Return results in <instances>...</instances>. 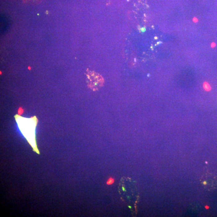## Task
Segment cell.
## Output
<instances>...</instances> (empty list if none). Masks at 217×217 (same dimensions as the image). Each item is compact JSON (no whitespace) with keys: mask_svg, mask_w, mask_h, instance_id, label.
Masks as SVG:
<instances>
[{"mask_svg":"<svg viewBox=\"0 0 217 217\" xmlns=\"http://www.w3.org/2000/svg\"><path fill=\"white\" fill-rule=\"evenodd\" d=\"M14 117L20 130L31 145L33 150L37 154H40L37 148L35 140V129L38 123L37 117L34 116L30 118H27L22 117L18 115H16Z\"/></svg>","mask_w":217,"mask_h":217,"instance_id":"cell-1","label":"cell"},{"mask_svg":"<svg viewBox=\"0 0 217 217\" xmlns=\"http://www.w3.org/2000/svg\"><path fill=\"white\" fill-rule=\"evenodd\" d=\"M87 76L88 87L93 91L98 90L104 84V79L97 73L87 71Z\"/></svg>","mask_w":217,"mask_h":217,"instance_id":"cell-2","label":"cell"},{"mask_svg":"<svg viewBox=\"0 0 217 217\" xmlns=\"http://www.w3.org/2000/svg\"><path fill=\"white\" fill-rule=\"evenodd\" d=\"M115 182V179L113 177H110L108 178L106 182V184L110 186L112 185Z\"/></svg>","mask_w":217,"mask_h":217,"instance_id":"cell-3","label":"cell"},{"mask_svg":"<svg viewBox=\"0 0 217 217\" xmlns=\"http://www.w3.org/2000/svg\"><path fill=\"white\" fill-rule=\"evenodd\" d=\"M193 22H194V23H197V22H198V20L197 18H193Z\"/></svg>","mask_w":217,"mask_h":217,"instance_id":"cell-4","label":"cell"},{"mask_svg":"<svg viewBox=\"0 0 217 217\" xmlns=\"http://www.w3.org/2000/svg\"><path fill=\"white\" fill-rule=\"evenodd\" d=\"M216 46V44H215V43H212L211 44V47H215V46Z\"/></svg>","mask_w":217,"mask_h":217,"instance_id":"cell-5","label":"cell"},{"mask_svg":"<svg viewBox=\"0 0 217 217\" xmlns=\"http://www.w3.org/2000/svg\"><path fill=\"white\" fill-rule=\"evenodd\" d=\"M129 208H131V207H130V206H129Z\"/></svg>","mask_w":217,"mask_h":217,"instance_id":"cell-6","label":"cell"},{"mask_svg":"<svg viewBox=\"0 0 217 217\" xmlns=\"http://www.w3.org/2000/svg\"><path fill=\"white\" fill-rule=\"evenodd\" d=\"M155 39H157V38H155Z\"/></svg>","mask_w":217,"mask_h":217,"instance_id":"cell-7","label":"cell"}]
</instances>
